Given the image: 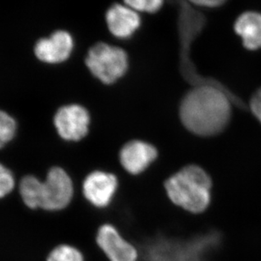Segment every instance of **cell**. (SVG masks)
<instances>
[{
  "label": "cell",
  "mask_w": 261,
  "mask_h": 261,
  "mask_svg": "<svg viewBox=\"0 0 261 261\" xmlns=\"http://www.w3.org/2000/svg\"><path fill=\"white\" fill-rule=\"evenodd\" d=\"M242 103L216 84H198L181 101L180 117L196 135L208 137L221 133L228 124L231 103Z\"/></svg>",
  "instance_id": "6da1fadb"
},
{
  "label": "cell",
  "mask_w": 261,
  "mask_h": 261,
  "mask_svg": "<svg viewBox=\"0 0 261 261\" xmlns=\"http://www.w3.org/2000/svg\"><path fill=\"white\" fill-rule=\"evenodd\" d=\"M220 234L215 231L191 239L157 237L143 248V261H207L219 246Z\"/></svg>",
  "instance_id": "7a4b0ae2"
},
{
  "label": "cell",
  "mask_w": 261,
  "mask_h": 261,
  "mask_svg": "<svg viewBox=\"0 0 261 261\" xmlns=\"http://www.w3.org/2000/svg\"><path fill=\"white\" fill-rule=\"evenodd\" d=\"M165 188L176 205L191 213H202L211 203L212 181L200 166L184 167L167 179Z\"/></svg>",
  "instance_id": "3957f363"
},
{
  "label": "cell",
  "mask_w": 261,
  "mask_h": 261,
  "mask_svg": "<svg viewBox=\"0 0 261 261\" xmlns=\"http://www.w3.org/2000/svg\"><path fill=\"white\" fill-rule=\"evenodd\" d=\"M85 64L94 77L103 84L111 85L127 72L128 55L121 47L101 42L89 48Z\"/></svg>",
  "instance_id": "277c9868"
},
{
  "label": "cell",
  "mask_w": 261,
  "mask_h": 261,
  "mask_svg": "<svg viewBox=\"0 0 261 261\" xmlns=\"http://www.w3.org/2000/svg\"><path fill=\"white\" fill-rule=\"evenodd\" d=\"M73 194L74 187L69 174L61 167H52L43 181L40 208L47 211H61L70 204Z\"/></svg>",
  "instance_id": "5b68a950"
},
{
  "label": "cell",
  "mask_w": 261,
  "mask_h": 261,
  "mask_svg": "<svg viewBox=\"0 0 261 261\" xmlns=\"http://www.w3.org/2000/svg\"><path fill=\"white\" fill-rule=\"evenodd\" d=\"M91 117L88 110L77 103L62 106L54 116V126L64 140L77 142L88 135Z\"/></svg>",
  "instance_id": "8992f818"
},
{
  "label": "cell",
  "mask_w": 261,
  "mask_h": 261,
  "mask_svg": "<svg viewBox=\"0 0 261 261\" xmlns=\"http://www.w3.org/2000/svg\"><path fill=\"white\" fill-rule=\"evenodd\" d=\"M75 40L68 31L57 30L51 35L42 38L35 43L33 52L42 63L59 65L67 61L72 56Z\"/></svg>",
  "instance_id": "52a82bcc"
},
{
  "label": "cell",
  "mask_w": 261,
  "mask_h": 261,
  "mask_svg": "<svg viewBox=\"0 0 261 261\" xmlns=\"http://www.w3.org/2000/svg\"><path fill=\"white\" fill-rule=\"evenodd\" d=\"M118 188L115 175L106 171H95L88 174L83 184V195L93 206L105 208L111 203Z\"/></svg>",
  "instance_id": "ba28073f"
},
{
  "label": "cell",
  "mask_w": 261,
  "mask_h": 261,
  "mask_svg": "<svg viewBox=\"0 0 261 261\" xmlns=\"http://www.w3.org/2000/svg\"><path fill=\"white\" fill-rule=\"evenodd\" d=\"M106 22L111 35L126 40L139 30L142 20L140 14L124 4H114L106 13Z\"/></svg>",
  "instance_id": "9c48e42d"
},
{
  "label": "cell",
  "mask_w": 261,
  "mask_h": 261,
  "mask_svg": "<svg viewBox=\"0 0 261 261\" xmlns=\"http://www.w3.org/2000/svg\"><path fill=\"white\" fill-rule=\"evenodd\" d=\"M97 243L111 261H137L138 251L119 233L116 227L106 224L98 229Z\"/></svg>",
  "instance_id": "30bf717a"
},
{
  "label": "cell",
  "mask_w": 261,
  "mask_h": 261,
  "mask_svg": "<svg viewBox=\"0 0 261 261\" xmlns=\"http://www.w3.org/2000/svg\"><path fill=\"white\" fill-rule=\"evenodd\" d=\"M158 157L154 146L144 141H130L121 148L120 161L127 172L138 175L145 171Z\"/></svg>",
  "instance_id": "8fae6325"
},
{
  "label": "cell",
  "mask_w": 261,
  "mask_h": 261,
  "mask_svg": "<svg viewBox=\"0 0 261 261\" xmlns=\"http://www.w3.org/2000/svg\"><path fill=\"white\" fill-rule=\"evenodd\" d=\"M234 31L246 49L261 48V13L252 10L243 13L235 20Z\"/></svg>",
  "instance_id": "7c38bea8"
},
{
  "label": "cell",
  "mask_w": 261,
  "mask_h": 261,
  "mask_svg": "<svg viewBox=\"0 0 261 261\" xmlns=\"http://www.w3.org/2000/svg\"><path fill=\"white\" fill-rule=\"evenodd\" d=\"M43 181L33 175H28L20 180L19 192L25 206L32 210L41 208Z\"/></svg>",
  "instance_id": "4fadbf2b"
},
{
  "label": "cell",
  "mask_w": 261,
  "mask_h": 261,
  "mask_svg": "<svg viewBox=\"0 0 261 261\" xmlns=\"http://www.w3.org/2000/svg\"><path fill=\"white\" fill-rule=\"evenodd\" d=\"M17 123L13 116L0 110V148H4L15 138Z\"/></svg>",
  "instance_id": "5bb4252c"
},
{
  "label": "cell",
  "mask_w": 261,
  "mask_h": 261,
  "mask_svg": "<svg viewBox=\"0 0 261 261\" xmlns=\"http://www.w3.org/2000/svg\"><path fill=\"white\" fill-rule=\"evenodd\" d=\"M47 261H84L83 254L75 247L61 245L48 255Z\"/></svg>",
  "instance_id": "9a60e30c"
},
{
  "label": "cell",
  "mask_w": 261,
  "mask_h": 261,
  "mask_svg": "<svg viewBox=\"0 0 261 261\" xmlns=\"http://www.w3.org/2000/svg\"><path fill=\"white\" fill-rule=\"evenodd\" d=\"M15 180L14 174L5 165L0 163V198H5L14 190Z\"/></svg>",
  "instance_id": "2e32d148"
},
{
  "label": "cell",
  "mask_w": 261,
  "mask_h": 261,
  "mask_svg": "<svg viewBox=\"0 0 261 261\" xmlns=\"http://www.w3.org/2000/svg\"><path fill=\"white\" fill-rule=\"evenodd\" d=\"M250 109L254 116L261 123V88L254 93L250 100Z\"/></svg>",
  "instance_id": "e0dca14e"
},
{
  "label": "cell",
  "mask_w": 261,
  "mask_h": 261,
  "mask_svg": "<svg viewBox=\"0 0 261 261\" xmlns=\"http://www.w3.org/2000/svg\"><path fill=\"white\" fill-rule=\"evenodd\" d=\"M166 0H145L144 13L154 14L160 11L165 5Z\"/></svg>",
  "instance_id": "ac0fdd59"
},
{
  "label": "cell",
  "mask_w": 261,
  "mask_h": 261,
  "mask_svg": "<svg viewBox=\"0 0 261 261\" xmlns=\"http://www.w3.org/2000/svg\"><path fill=\"white\" fill-rule=\"evenodd\" d=\"M123 4L139 14L144 13L145 0H123Z\"/></svg>",
  "instance_id": "d6986e66"
},
{
  "label": "cell",
  "mask_w": 261,
  "mask_h": 261,
  "mask_svg": "<svg viewBox=\"0 0 261 261\" xmlns=\"http://www.w3.org/2000/svg\"><path fill=\"white\" fill-rule=\"evenodd\" d=\"M189 2L198 7L208 8V9H214L213 0H188Z\"/></svg>",
  "instance_id": "ffe728a7"
},
{
  "label": "cell",
  "mask_w": 261,
  "mask_h": 261,
  "mask_svg": "<svg viewBox=\"0 0 261 261\" xmlns=\"http://www.w3.org/2000/svg\"><path fill=\"white\" fill-rule=\"evenodd\" d=\"M214 5H215V8H218L221 5L225 4L226 2V0H213Z\"/></svg>",
  "instance_id": "44dd1931"
}]
</instances>
